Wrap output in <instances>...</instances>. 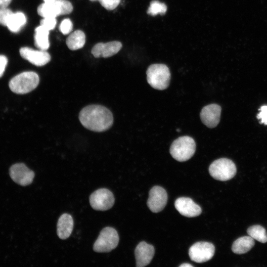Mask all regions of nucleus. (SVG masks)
<instances>
[{
    "label": "nucleus",
    "mask_w": 267,
    "mask_h": 267,
    "mask_svg": "<svg viewBox=\"0 0 267 267\" xmlns=\"http://www.w3.org/2000/svg\"><path fill=\"white\" fill-rule=\"evenodd\" d=\"M79 119L84 127L97 132L108 130L113 123L111 111L100 105H90L83 108L79 113Z\"/></svg>",
    "instance_id": "nucleus-1"
},
{
    "label": "nucleus",
    "mask_w": 267,
    "mask_h": 267,
    "mask_svg": "<svg viewBox=\"0 0 267 267\" xmlns=\"http://www.w3.org/2000/svg\"><path fill=\"white\" fill-rule=\"evenodd\" d=\"M39 81V77L36 72L26 71L21 73L11 79L9 83V87L13 92L23 94L36 89Z\"/></svg>",
    "instance_id": "nucleus-2"
},
{
    "label": "nucleus",
    "mask_w": 267,
    "mask_h": 267,
    "mask_svg": "<svg viewBox=\"0 0 267 267\" xmlns=\"http://www.w3.org/2000/svg\"><path fill=\"white\" fill-rule=\"evenodd\" d=\"M147 81L154 89L158 90L166 89L169 85L171 73L169 68L163 64H153L147 71Z\"/></svg>",
    "instance_id": "nucleus-3"
},
{
    "label": "nucleus",
    "mask_w": 267,
    "mask_h": 267,
    "mask_svg": "<svg viewBox=\"0 0 267 267\" xmlns=\"http://www.w3.org/2000/svg\"><path fill=\"white\" fill-rule=\"evenodd\" d=\"M195 150L196 144L194 140L189 136H182L173 142L170 152L175 160L184 162L193 156Z\"/></svg>",
    "instance_id": "nucleus-4"
},
{
    "label": "nucleus",
    "mask_w": 267,
    "mask_h": 267,
    "mask_svg": "<svg viewBox=\"0 0 267 267\" xmlns=\"http://www.w3.org/2000/svg\"><path fill=\"white\" fill-rule=\"evenodd\" d=\"M209 172L214 178L221 181H226L235 175L236 167L232 161L223 158L214 161L210 165Z\"/></svg>",
    "instance_id": "nucleus-5"
},
{
    "label": "nucleus",
    "mask_w": 267,
    "mask_h": 267,
    "mask_svg": "<svg viewBox=\"0 0 267 267\" xmlns=\"http://www.w3.org/2000/svg\"><path fill=\"white\" fill-rule=\"evenodd\" d=\"M119 237L115 229L106 227L102 229L95 241L93 250L97 253L109 252L117 247Z\"/></svg>",
    "instance_id": "nucleus-6"
},
{
    "label": "nucleus",
    "mask_w": 267,
    "mask_h": 267,
    "mask_svg": "<svg viewBox=\"0 0 267 267\" xmlns=\"http://www.w3.org/2000/svg\"><path fill=\"white\" fill-rule=\"evenodd\" d=\"M73 10L71 3L67 0H54L40 4L37 12L42 17H55L70 13Z\"/></svg>",
    "instance_id": "nucleus-7"
},
{
    "label": "nucleus",
    "mask_w": 267,
    "mask_h": 267,
    "mask_svg": "<svg viewBox=\"0 0 267 267\" xmlns=\"http://www.w3.org/2000/svg\"><path fill=\"white\" fill-rule=\"evenodd\" d=\"M115 199L112 192L106 188L98 189L91 194L89 203L91 207L97 211H106L114 205Z\"/></svg>",
    "instance_id": "nucleus-8"
},
{
    "label": "nucleus",
    "mask_w": 267,
    "mask_h": 267,
    "mask_svg": "<svg viewBox=\"0 0 267 267\" xmlns=\"http://www.w3.org/2000/svg\"><path fill=\"white\" fill-rule=\"evenodd\" d=\"M215 251V246L212 243L200 241L194 243L190 247L188 254L192 261L201 263L211 259Z\"/></svg>",
    "instance_id": "nucleus-9"
},
{
    "label": "nucleus",
    "mask_w": 267,
    "mask_h": 267,
    "mask_svg": "<svg viewBox=\"0 0 267 267\" xmlns=\"http://www.w3.org/2000/svg\"><path fill=\"white\" fill-rule=\"evenodd\" d=\"M9 175L15 182L22 186L30 184L35 177L34 172L23 163L13 165L9 169Z\"/></svg>",
    "instance_id": "nucleus-10"
},
{
    "label": "nucleus",
    "mask_w": 267,
    "mask_h": 267,
    "mask_svg": "<svg viewBox=\"0 0 267 267\" xmlns=\"http://www.w3.org/2000/svg\"><path fill=\"white\" fill-rule=\"evenodd\" d=\"M167 200L166 191L161 186H155L149 191L147 206L152 212L158 213L164 208Z\"/></svg>",
    "instance_id": "nucleus-11"
},
{
    "label": "nucleus",
    "mask_w": 267,
    "mask_h": 267,
    "mask_svg": "<svg viewBox=\"0 0 267 267\" xmlns=\"http://www.w3.org/2000/svg\"><path fill=\"white\" fill-rule=\"evenodd\" d=\"M21 57L37 66H42L48 63L51 59L46 50H35L29 47H23L19 50Z\"/></svg>",
    "instance_id": "nucleus-12"
},
{
    "label": "nucleus",
    "mask_w": 267,
    "mask_h": 267,
    "mask_svg": "<svg viewBox=\"0 0 267 267\" xmlns=\"http://www.w3.org/2000/svg\"><path fill=\"white\" fill-rule=\"evenodd\" d=\"M221 107L217 104L204 106L200 114L202 123L209 128L216 127L220 122Z\"/></svg>",
    "instance_id": "nucleus-13"
},
{
    "label": "nucleus",
    "mask_w": 267,
    "mask_h": 267,
    "mask_svg": "<svg viewBox=\"0 0 267 267\" xmlns=\"http://www.w3.org/2000/svg\"><path fill=\"white\" fill-rule=\"evenodd\" d=\"M177 211L182 216L192 218L200 215L202 212L201 207L188 197H179L175 202Z\"/></svg>",
    "instance_id": "nucleus-14"
},
{
    "label": "nucleus",
    "mask_w": 267,
    "mask_h": 267,
    "mask_svg": "<svg viewBox=\"0 0 267 267\" xmlns=\"http://www.w3.org/2000/svg\"><path fill=\"white\" fill-rule=\"evenodd\" d=\"M122 47L121 43L112 41L106 43H99L94 45L91 52L96 58H107L118 53Z\"/></svg>",
    "instance_id": "nucleus-15"
},
{
    "label": "nucleus",
    "mask_w": 267,
    "mask_h": 267,
    "mask_svg": "<svg viewBox=\"0 0 267 267\" xmlns=\"http://www.w3.org/2000/svg\"><path fill=\"white\" fill-rule=\"evenodd\" d=\"M154 252L152 245L144 241L140 242L134 251L136 267H143L148 265L153 257Z\"/></svg>",
    "instance_id": "nucleus-16"
},
{
    "label": "nucleus",
    "mask_w": 267,
    "mask_h": 267,
    "mask_svg": "<svg viewBox=\"0 0 267 267\" xmlns=\"http://www.w3.org/2000/svg\"><path fill=\"white\" fill-rule=\"evenodd\" d=\"M74 226L72 216L67 213L62 214L59 218L57 224V234L59 238L66 239L71 235Z\"/></svg>",
    "instance_id": "nucleus-17"
},
{
    "label": "nucleus",
    "mask_w": 267,
    "mask_h": 267,
    "mask_svg": "<svg viewBox=\"0 0 267 267\" xmlns=\"http://www.w3.org/2000/svg\"><path fill=\"white\" fill-rule=\"evenodd\" d=\"M254 239L250 236H242L234 241L231 249L236 254H242L248 252L254 246Z\"/></svg>",
    "instance_id": "nucleus-18"
},
{
    "label": "nucleus",
    "mask_w": 267,
    "mask_h": 267,
    "mask_svg": "<svg viewBox=\"0 0 267 267\" xmlns=\"http://www.w3.org/2000/svg\"><path fill=\"white\" fill-rule=\"evenodd\" d=\"M49 31L41 25L35 30L34 43L35 46L40 50H46L49 47L48 39Z\"/></svg>",
    "instance_id": "nucleus-19"
},
{
    "label": "nucleus",
    "mask_w": 267,
    "mask_h": 267,
    "mask_svg": "<svg viewBox=\"0 0 267 267\" xmlns=\"http://www.w3.org/2000/svg\"><path fill=\"white\" fill-rule=\"evenodd\" d=\"M68 47L72 50L83 47L86 43V36L81 30H76L70 34L66 40Z\"/></svg>",
    "instance_id": "nucleus-20"
},
{
    "label": "nucleus",
    "mask_w": 267,
    "mask_h": 267,
    "mask_svg": "<svg viewBox=\"0 0 267 267\" xmlns=\"http://www.w3.org/2000/svg\"><path fill=\"white\" fill-rule=\"evenodd\" d=\"M26 17L22 12L12 13L6 24L8 30L13 33L18 32L26 23Z\"/></svg>",
    "instance_id": "nucleus-21"
},
{
    "label": "nucleus",
    "mask_w": 267,
    "mask_h": 267,
    "mask_svg": "<svg viewBox=\"0 0 267 267\" xmlns=\"http://www.w3.org/2000/svg\"><path fill=\"white\" fill-rule=\"evenodd\" d=\"M247 232L248 235L254 239L263 243L267 242L266 230L261 225H252L247 229Z\"/></svg>",
    "instance_id": "nucleus-22"
},
{
    "label": "nucleus",
    "mask_w": 267,
    "mask_h": 267,
    "mask_svg": "<svg viewBox=\"0 0 267 267\" xmlns=\"http://www.w3.org/2000/svg\"><path fill=\"white\" fill-rule=\"evenodd\" d=\"M167 9L166 5L164 3L160 2L158 0H152L147 10V13L152 16L158 14H164Z\"/></svg>",
    "instance_id": "nucleus-23"
},
{
    "label": "nucleus",
    "mask_w": 267,
    "mask_h": 267,
    "mask_svg": "<svg viewBox=\"0 0 267 267\" xmlns=\"http://www.w3.org/2000/svg\"><path fill=\"white\" fill-rule=\"evenodd\" d=\"M56 24V20L55 17H43L40 21V25L48 31L53 29Z\"/></svg>",
    "instance_id": "nucleus-24"
},
{
    "label": "nucleus",
    "mask_w": 267,
    "mask_h": 267,
    "mask_svg": "<svg viewBox=\"0 0 267 267\" xmlns=\"http://www.w3.org/2000/svg\"><path fill=\"white\" fill-rule=\"evenodd\" d=\"M73 24L70 19H64L59 25V30L63 35L69 34L72 30Z\"/></svg>",
    "instance_id": "nucleus-25"
},
{
    "label": "nucleus",
    "mask_w": 267,
    "mask_h": 267,
    "mask_svg": "<svg viewBox=\"0 0 267 267\" xmlns=\"http://www.w3.org/2000/svg\"><path fill=\"white\" fill-rule=\"evenodd\" d=\"M12 13L11 10L6 7L0 8V24L6 26Z\"/></svg>",
    "instance_id": "nucleus-26"
},
{
    "label": "nucleus",
    "mask_w": 267,
    "mask_h": 267,
    "mask_svg": "<svg viewBox=\"0 0 267 267\" xmlns=\"http://www.w3.org/2000/svg\"><path fill=\"white\" fill-rule=\"evenodd\" d=\"M101 5L109 10L116 8L120 3L121 0H98Z\"/></svg>",
    "instance_id": "nucleus-27"
},
{
    "label": "nucleus",
    "mask_w": 267,
    "mask_h": 267,
    "mask_svg": "<svg viewBox=\"0 0 267 267\" xmlns=\"http://www.w3.org/2000/svg\"><path fill=\"white\" fill-rule=\"evenodd\" d=\"M259 110L260 112L257 115V118L261 120V123L267 125V106H261Z\"/></svg>",
    "instance_id": "nucleus-28"
},
{
    "label": "nucleus",
    "mask_w": 267,
    "mask_h": 267,
    "mask_svg": "<svg viewBox=\"0 0 267 267\" xmlns=\"http://www.w3.org/2000/svg\"><path fill=\"white\" fill-rule=\"evenodd\" d=\"M8 60L3 55H0V78L3 75L7 65Z\"/></svg>",
    "instance_id": "nucleus-29"
},
{
    "label": "nucleus",
    "mask_w": 267,
    "mask_h": 267,
    "mask_svg": "<svg viewBox=\"0 0 267 267\" xmlns=\"http://www.w3.org/2000/svg\"><path fill=\"white\" fill-rule=\"evenodd\" d=\"M12 0H0V8H5L10 3Z\"/></svg>",
    "instance_id": "nucleus-30"
},
{
    "label": "nucleus",
    "mask_w": 267,
    "mask_h": 267,
    "mask_svg": "<svg viewBox=\"0 0 267 267\" xmlns=\"http://www.w3.org/2000/svg\"><path fill=\"white\" fill-rule=\"evenodd\" d=\"M179 267H192V266L190 264H187V263H185V264H183L179 266Z\"/></svg>",
    "instance_id": "nucleus-31"
},
{
    "label": "nucleus",
    "mask_w": 267,
    "mask_h": 267,
    "mask_svg": "<svg viewBox=\"0 0 267 267\" xmlns=\"http://www.w3.org/2000/svg\"><path fill=\"white\" fill-rule=\"evenodd\" d=\"M53 0H44V2H50V1H53Z\"/></svg>",
    "instance_id": "nucleus-32"
},
{
    "label": "nucleus",
    "mask_w": 267,
    "mask_h": 267,
    "mask_svg": "<svg viewBox=\"0 0 267 267\" xmlns=\"http://www.w3.org/2000/svg\"><path fill=\"white\" fill-rule=\"evenodd\" d=\"M91 0V1H95L96 0Z\"/></svg>",
    "instance_id": "nucleus-33"
}]
</instances>
